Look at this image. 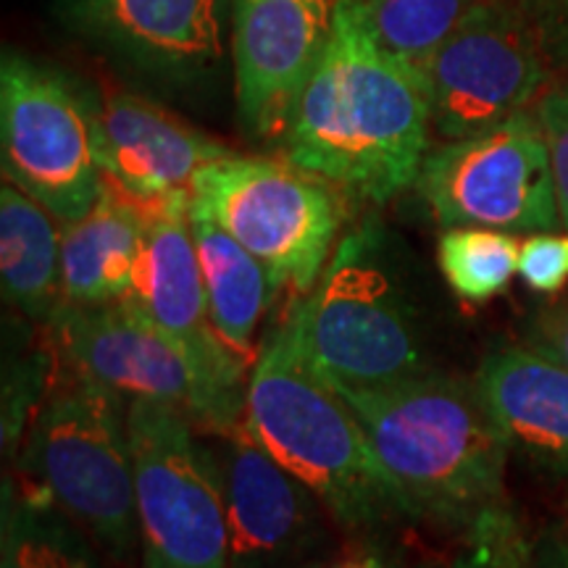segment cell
I'll return each mask as SVG.
<instances>
[{"mask_svg": "<svg viewBox=\"0 0 568 568\" xmlns=\"http://www.w3.org/2000/svg\"><path fill=\"white\" fill-rule=\"evenodd\" d=\"M429 134L422 71L379 45L351 0H339L282 138L284 159L343 195L382 205L418 182Z\"/></svg>", "mask_w": 568, "mask_h": 568, "instance_id": "1", "label": "cell"}, {"mask_svg": "<svg viewBox=\"0 0 568 568\" xmlns=\"http://www.w3.org/2000/svg\"><path fill=\"white\" fill-rule=\"evenodd\" d=\"M243 422L276 464L314 489L337 527L372 531L410 518L361 418L305 353L297 303L251 368Z\"/></svg>", "mask_w": 568, "mask_h": 568, "instance_id": "2", "label": "cell"}, {"mask_svg": "<svg viewBox=\"0 0 568 568\" xmlns=\"http://www.w3.org/2000/svg\"><path fill=\"white\" fill-rule=\"evenodd\" d=\"M337 389L400 487L410 518L460 531L503 503L510 447L474 382L432 368L395 385Z\"/></svg>", "mask_w": 568, "mask_h": 568, "instance_id": "3", "label": "cell"}, {"mask_svg": "<svg viewBox=\"0 0 568 568\" xmlns=\"http://www.w3.org/2000/svg\"><path fill=\"white\" fill-rule=\"evenodd\" d=\"M130 400L88 376L48 382L19 453L21 495L48 500L116 564L140 552Z\"/></svg>", "mask_w": 568, "mask_h": 568, "instance_id": "4", "label": "cell"}, {"mask_svg": "<svg viewBox=\"0 0 568 568\" xmlns=\"http://www.w3.org/2000/svg\"><path fill=\"white\" fill-rule=\"evenodd\" d=\"M295 303L305 353L332 385L385 387L432 372L414 305L368 224L339 237L314 293Z\"/></svg>", "mask_w": 568, "mask_h": 568, "instance_id": "5", "label": "cell"}, {"mask_svg": "<svg viewBox=\"0 0 568 568\" xmlns=\"http://www.w3.org/2000/svg\"><path fill=\"white\" fill-rule=\"evenodd\" d=\"M339 195L287 159L232 153L197 172L190 209L251 251L280 293L308 297L339 243L345 219Z\"/></svg>", "mask_w": 568, "mask_h": 568, "instance_id": "6", "label": "cell"}, {"mask_svg": "<svg viewBox=\"0 0 568 568\" xmlns=\"http://www.w3.org/2000/svg\"><path fill=\"white\" fill-rule=\"evenodd\" d=\"M142 568H230L224 495L201 429L182 410L130 400Z\"/></svg>", "mask_w": 568, "mask_h": 568, "instance_id": "7", "label": "cell"}, {"mask_svg": "<svg viewBox=\"0 0 568 568\" xmlns=\"http://www.w3.org/2000/svg\"><path fill=\"white\" fill-rule=\"evenodd\" d=\"M48 332L63 366L124 400L182 410L201 432L243 422L245 395L213 382L193 355L124 297L95 305L61 301Z\"/></svg>", "mask_w": 568, "mask_h": 568, "instance_id": "8", "label": "cell"}, {"mask_svg": "<svg viewBox=\"0 0 568 568\" xmlns=\"http://www.w3.org/2000/svg\"><path fill=\"white\" fill-rule=\"evenodd\" d=\"M0 159L6 180L61 224L82 219L103 195L92 101L19 53H6L0 67Z\"/></svg>", "mask_w": 568, "mask_h": 568, "instance_id": "9", "label": "cell"}, {"mask_svg": "<svg viewBox=\"0 0 568 568\" xmlns=\"http://www.w3.org/2000/svg\"><path fill=\"white\" fill-rule=\"evenodd\" d=\"M416 187L437 224L503 232H556L560 224L548 138L537 111L429 148Z\"/></svg>", "mask_w": 568, "mask_h": 568, "instance_id": "10", "label": "cell"}, {"mask_svg": "<svg viewBox=\"0 0 568 568\" xmlns=\"http://www.w3.org/2000/svg\"><path fill=\"white\" fill-rule=\"evenodd\" d=\"M537 34L503 0H479L426 59L422 71L432 132L464 140L508 122L550 84Z\"/></svg>", "mask_w": 568, "mask_h": 568, "instance_id": "11", "label": "cell"}, {"mask_svg": "<svg viewBox=\"0 0 568 568\" xmlns=\"http://www.w3.org/2000/svg\"><path fill=\"white\" fill-rule=\"evenodd\" d=\"M201 435L224 495L230 568H322L332 514L314 489L276 464L245 422Z\"/></svg>", "mask_w": 568, "mask_h": 568, "instance_id": "12", "label": "cell"}, {"mask_svg": "<svg viewBox=\"0 0 568 568\" xmlns=\"http://www.w3.org/2000/svg\"><path fill=\"white\" fill-rule=\"evenodd\" d=\"M339 0H234V92L245 132L276 140L335 30Z\"/></svg>", "mask_w": 568, "mask_h": 568, "instance_id": "13", "label": "cell"}, {"mask_svg": "<svg viewBox=\"0 0 568 568\" xmlns=\"http://www.w3.org/2000/svg\"><path fill=\"white\" fill-rule=\"evenodd\" d=\"M193 195L140 205L145 213V240L124 301L176 339L213 382L245 395L251 366L234 355L211 322L209 295L190 230Z\"/></svg>", "mask_w": 568, "mask_h": 568, "instance_id": "14", "label": "cell"}, {"mask_svg": "<svg viewBox=\"0 0 568 568\" xmlns=\"http://www.w3.org/2000/svg\"><path fill=\"white\" fill-rule=\"evenodd\" d=\"M92 111L103 180L138 205L193 195L197 172L234 153L132 92H109Z\"/></svg>", "mask_w": 568, "mask_h": 568, "instance_id": "15", "label": "cell"}, {"mask_svg": "<svg viewBox=\"0 0 568 568\" xmlns=\"http://www.w3.org/2000/svg\"><path fill=\"white\" fill-rule=\"evenodd\" d=\"M74 21L122 59L193 80L224 53V0H69Z\"/></svg>", "mask_w": 568, "mask_h": 568, "instance_id": "16", "label": "cell"}, {"mask_svg": "<svg viewBox=\"0 0 568 568\" xmlns=\"http://www.w3.org/2000/svg\"><path fill=\"white\" fill-rule=\"evenodd\" d=\"M474 385L510 453L568 474V368L529 345H503L485 355Z\"/></svg>", "mask_w": 568, "mask_h": 568, "instance_id": "17", "label": "cell"}, {"mask_svg": "<svg viewBox=\"0 0 568 568\" xmlns=\"http://www.w3.org/2000/svg\"><path fill=\"white\" fill-rule=\"evenodd\" d=\"M145 213L103 180V195L61 234V301L95 305L122 301L138 268Z\"/></svg>", "mask_w": 568, "mask_h": 568, "instance_id": "18", "label": "cell"}, {"mask_svg": "<svg viewBox=\"0 0 568 568\" xmlns=\"http://www.w3.org/2000/svg\"><path fill=\"white\" fill-rule=\"evenodd\" d=\"M190 230L201 264L211 322L224 345L247 366L258 361V324L266 308L280 297L274 276L230 232L213 224L201 211L190 209Z\"/></svg>", "mask_w": 568, "mask_h": 568, "instance_id": "19", "label": "cell"}, {"mask_svg": "<svg viewBox=\"0 0 568 568\" xmlns=\"http://www.w3.org/2000/svg\"><path fill=\"white\" fill-rule=\"evenodd\" d=\"M63 224L45 205L3 180L0 187V282L19 314L48 324L61 303Z\"/></svg>", "mask_w": 568, "mask_h": 568, "instance_id": "20", "label": "cell"}, {"mask_svg": "<svg viewBox=\"0 0 568 568\" xmlns=\"http://www.w3.org/2000/svg\"><path fill=\"white\" fill-rule=\"evenodd\" d=\"M92 539L53 503L6 497L0 568H105Z\"/></svg>", "mask_w": 568, "mask_h": 568, "instance_id": "21", "label": "cell"}, {"mask_svg": "<svg viewBox=\"0 0 568 568\" xmlns=\"http://www.w3.org/2000/svg\"><path fill=\"white\" fill-rule=\"evenodd\" d=\"M521 245L510 232L487 226H447L437 240V264L460 301L481 305L508 290Z\"/></svg>", "mask_w": 568, "mask_h": 568, "instance_id": "22", "label": "cell"}, {"mask_svg": "<svg viewBox=\"0 0 568 568\" xmlns=\"http://www.w3.org/2000/svg\"><path fill=\"white\" fill-rule=\"evenodd\" d=\"M368 32L418 69L479 0H351Z\"/></svg>", "mask_w": 568, "mask_h": 568, "instance_id": "23", "label": "cell"}, {"mask_svg": "<svg viewBox=\"0 0 568 568\" xmlns=\"http://www.w3.org/2000/svg\"><path fill=\"white\" fill-rule=\"evenodd\" d=\"M450 568H537L535 537L506 500L487 508L460 529V545Z\"/></svg>", "mask_w": 568, "mask_h": 568, "instance_id": "24", "label": "cell"}, {"mask_svg": "<svg viewBox=\"0 0 568 568\" xmlns=\"http://www.w3.org/2000/svg\"><path fill=\"white\" fill-rule=\"evenodd\" d=\"M518 276L539 295H556L568 284V232H537L518 253Z\"/></svg>", "mask_w": 568, "mask_h": 568, "instance_id": "25", "label": "cell"}, {"mask_svg": "<svg viewBox=\"0 0 568 568\" xmlns=\"http://www.w3.org/2000/svg\"><path fill=\"white\" fill-rule=\"evenodd\" d=\"M535 111L545 130V138H548L560 224L568 232V77L548 84V90L539 95Z\"/></svg>", "mask_w": 568, "mask_h": 568, "instance_id": "26", "label": "cell"}, {"mask_svg": "<svg viewBox=\"0 0 568 568\" xmlns=\"http://www.w3.org/2000/svg\"><path fill=\"white\" fill-rule=\"evenodd\" d=\"M531 27L552 67H568V0H503Z\"/></svg>", "mask_w": 568, "mask_h": 568, "instance_id": "27", "label": "cell"}, {"mask_svg": "<svg viewBox=\"0 0 568 568\" xmlns=\"http://www.w3.org/2000/svg\"><path fill=\"white\" fill-rule=\"evenodd\" d=\"M527 345L568 368V301L539 311L527 329Z\"/></svg>", "mask_w": 568, "mask_h": 568, "instance_id": "28", "label": "cell"}, {"mask_svg": "<svg viewBox=\"0 0 568 568\" xmlns=\"http://www.w3.org/2000/svg\"><path fill=\"white\" fill-rule=\"evenodd\" d=\"M537 568H568V529L548 527L535 537Z\"/></svg>", "mask_w": 568, "mask_h": 568, "instance_id": "29", "label": "cell"}, {"mask_svg": "<svg viewBox=\"0 0 568 568\" xmlns=\"http://www.w3.org/2000/svg\"><path fill=\"white\" fill-rule=\"evenodd\" d=\"M326 568H393V566H389L385 558L374 556V552H364V556L345 558V560H339V564L326 566Z\"/></svg>", "mask_w": 568, "mask_h": 568, "instance_id": "30", "label": "cell"}, {"mask_svg": "<svg viewBox=\"0 0 568 568\" xmlns=\"http://www.w3.org/2000/svg\"><path fill=\"white\" fill-rule=\"evenodd\" d=\"M422 568H437V566H422Z\"/></svg>", "mask_w": 568, "mask_h": 568, "instance_id": "31", "label": "cell"}, {"mask_svg": "<svg viewBox=\"0 0 568 568\" xmlns=\"http://www.w3.org/2000/svg\"><path fill=\"white\" fill-rule=\"evenodd\" d=\"M566 529H568V524H566Z\"/></svg>", "mask_w": 568, "mask_h": 568, "instance_id": "32", "label": "cell"}]
</instances>
